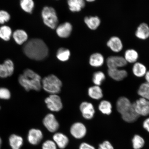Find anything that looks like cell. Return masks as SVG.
<instances>
[{
  "mask_svg": "<svg viewBox=\"0 0 149 149\" xmlns=\"http://www.w3.org/2000/svg\"><path fill=\"white\" fill-rule=\"evenodd\" d=\"M23 51L29 58L36 61L44 60L49 53L45 42L38 38L32 39L28 41L23 46Z\"/></svg>",
  "mask_w": 149,
  "mask_h": 149,
  "instance_id": "cell-1",
  "label": "cell"
},
{
  "mask_svg": "<svg viewBox=\"0 0 149 149\" xmlns=\"http://www.w3.org/2000/svg\"><path fill=\"white\" fill-rule=\"evenodd\" d=\"M18 81L20 85L27 91H40L41 88V78L33 70L27 69L19 76Z\"/></svg>",
  "mask_w": 149,
  "mask_h": 149,
  "instance_id": "cell-2",
  "label": "cell"
},
{
  "mask_svg": "<svg viewBox=\"0 0 149 149\" xmlns=\"http://www.w3.org/2000/svg\"><path fill=\"white\" fill-rule=\"evenodd\" d=\"M43 88L46 92L52 94L60 92L62 84L57 76L51 74L44 77L42 81Z\"/></svg>",
  "mask_w": 149,
  "mask_h": 149,
  "instance_id": "cell-3",
  "label": "cell"
},
{
  "mask_svg": "<svg viewBox=\"0 0 149 149\" xmlns=\"http://www.w3.org/2000/svg\"><path fill=\"white\" fill-rule=\"evenodd\" d=\"M42 15L45 24L52 29L57 27L58 20L56 13L53 7L46 6L43 9Z\"/></svg>",
  "mask_w": 149,
  "mask_h": 149,
  "instance_id": "cell-4",
  "label": "cell"
},
{
  "mask_svg": "<svg viewBox=\"0 0 149 149\" xmlns=\"http://www.w3.org/2000/svg\"><path fill=\"white\" fill-rule=\"evenodd\" d=\"M133 105L139 116H146L149 115V100L141 97L134 102Z\"/></svg>",
  "mask_w": 149,
  "mask_h": 149,
  "instance_id": "cell-5",
  "label": "cell"
},
{
  "mask_svg": "<svg viewBox=\"0 0 149 149\" xmlns=\"http://www.w3.org/2000/svg\"><path fill=\"white\" fill-rule=\"evenodd\" d=\"M48 109L52 111H58L63 108L61 99L57 95L52 94L45 100Z\"/></svg>",
  "mask_w": 149,
  "mask_h": 149,
  "instance_id": "cell-6",
  "label": "cell"
},
{
  "mask_svg": "<svg viewBox=\"0 0 149 149\" xmlns=\"http://www.w3.org/2000/svg\"><path fill=\"white\" fill-rule=\"evenodd\" d=\"M70 133L74 138L81 139L83 138L86 134V128L82 123H76L71 127Z\"/></svg>",
  "mask_w": 149,
  "mask_h": 149,
  "instance_id": "cell-7",
  "label": "cell"
},
{
  "mask_svg": "<svg viewBox=\"0 0 149 149\" xmlns=\"http://www.w3.org/2000/svg\"><path fill=\"white\" fill-rule=\"evenodd\" d=\"M127 63L124 58L120 56H111L107 60L109 69H119L125 66Z\"/></svg>",
  "mask_w": 149,
  "mask_h": 149,
  "instance_id": "cell-8",
  "label": "cell"
},
{
  "mask_svg": "<svg viewBox=\"0 0 149 149\" xmlns=\"http://www.w3.org/2000/svg\"><path fill=\"white\" fill-rule=\"evenodd\" d=\"M43 124L48 131L51 133L56 132L59 128V124L54 116L51 113L46 115L43 120Z\"/></svg>",
  "mask_w": 149,
  "mask_h": 149,
  "instance_id": "cell-9",
  "label": "cell"
},
{
  "mask_svg": "<svg viewBox=\"0 0 149 149\" xmlns=\"http://www.w3.org/2000/svg\"><path fill=\"white\" fill-rule=\"evenodd\" d=\"M43 138V135L40 130L33 128L29 131L27 139L30 144L36 145L40 144Z\"/></svg>",
  "mask_w": 149,
  "mask_h": 149,
  "instance_id": "cell-10",
  "label": "cell"
},
{
  "mask_svg": "<svg viewBox=\"0 0 149 149\" xmlns=\"http://www.w3.org/2000/svg\"><path fill=\"white\" fill-rule=\"evenodd\" d=\"M80 109L85 119L91 120L94 117L95 113L94 108L90 102H83L80 106Z\"/></svg>",
  "mask_w": 149,
  "mask_h": 149,
  "instance_id": "cell-11",
  "label": "cell"
},
{
  "mask_svg": "<svg viewBox=\"0 0 149 149\" xmlns=\"http://www.w3.org/2000/svg\"><path fill=\"white\" fill-rule=\"evenodd\" d=\"M132 103L128 98L125 97H121L117 100L116 109L121 115L126 112L131 107Z\"/></svg>",
  "mask_w": 149,
  "mask_h": 149,
  "instance_id": "cell-12",
  "label": "cell"
},
{
  "mask_svg": "<svg viewBox=\"0 0 149 149\" xmlns=\"http://www.w3.org/2000/svg\"><path fill=\"white\" fill-rule=\"evenodd\" d=\"M72 31V26L70 23L65 22L58 26L56 32L58 36L62 38H66L70 36Z\"/></svg>",
  "mask_w": 149,
  "mask_h": 149,
  "instance_id": "cell-13",
  "label": "cell"
},
{
  "mask_svg": "<svg viewBox=\"0 0 149 149\" xmlns=\"http://www.w3.org/2000/svg\"><path fill=\"white\" fill-rule=\"evenodd\" d=\"M53 141L57 147L61 149H64L68 146L69 139L67 136L61 133H55L53 137Z\"/></svg>",
  "mask_w": 149,
  "mask_h": 149,
  "instance_id": "cell-14",
  "label": "cell"
},
{
  "mask_svg": "<svg viewBox=\"0 0 149 149\" xmlns=\"http://www.w3.org/2000/svg\"><path fill=\"white\" fill-rule=\"evenodd\" d=\"M107 45L111 50L115 53H118L123 49V44L122 40L117 36H113L108 41Z\"/></svg>",
  "mask_w": 149,
  "mask_h": 149,
  "instance_id": "cell-15",
  "label": "cell"
},
{
  "mask_svg": "<svg viewBox=\"0 0 149 149\" xmlns=\"http://www.w3.org/2000/svg\"><path fill=\"white\" fill-rule=\"evenodd\" d=\"M108 74L112 79L117 81H122L127 76V72L125 70L117 69H109Z\"/></svg>",
  "mask_w": 149,
  "mask_h": 149,
  "instance_id": "cell-16",
  "label": "cell"
},
{
  "mask_svg": "<svg viewBox=\"0 0 149 149\" xmlns=\"http://www.w3.org/2000/svg\"><path fill=\"white\" fill-rule=\"evenodd\" d=\"M135 34L137 38L141 40H145L149 37V27L146 23L140 24L137 28Z\"/></svg>",
  "mask_w": 149,
  "mask_h": 149,
  "instance_id": "cell-17",
  "label": "cell"
},
{
  "mask_svg": "<svg viewBox=\"0 0 149 149\" xmlns=\"http://www.w3.org/2000/svg\"><path fill=\"white\" fill-rule=\"evenodd\" d=\"M122 115V119L125 122L132 123L135 122L139 118V116L136 111L132 103L131 107L126 112Z\"/></svg>",
  "mask_w": 149,
  "mask_h": 149,
  "instance_id": "cell-18",
  "label": "cell"
},
{
  "mask_svg": "<svg viewBox=\"0 0 149 149\" xmlns=\"http://www.w3.org/2000/svg\"><path fill=\"white\" fill-rule=\"evenodd\" d=\"M104 58L102 54L96 53L93 54L89 58V63L91 66L95 68H99L103 65Z\"/></svg>",
  "mask_w": 149,
  "mask_h": 149,
  "instance_id": "cell-19",
  "label": "cell"
},
{
  "mask_svg": "<svg viewBox=\"0 0 149 149\" xmlns=\"http://www.w3.org/2000/svg\"><path fill=\"white\" fill-rule=\"evenodd\" d=\"M68 3L70 10L73 12H80L85 6L84 0H68Z\"/></svg>",
  "mask_w": 149,
  "mask_h": 149,
  "instance_id": "cell-20",
  "label": "cell"
},
{
  "mask_svg": "<svg viewBox=\"0 0 149 149\" xmlns=\"http://www.w3.org/2000/svg\"><path fill=\"white\" fill-rule=\"evenodd\" d=\"M84 22L89 29L92 30L97 29L101 23L100 19L97 16L86 17Z\"/></svg>",
  "mask_w": 149,
  "mask_h": 149,
  "instance_id": "cell-21",
  "label": "cell"
},
{
  "mask_svg": "<svg viewBox=\"0 0 149 149\" xmlns=\"http://www.w3.org/2000/svg\"><path fill=\"white\" fill-rule=\"evenodd\" d=\"M13 37L17 44L21 45L27 40L28 35L26 31L22 29L17 30L13 33Z\"/></svg>",
  "mask_w": 149,
  "mask_h": 149,
  "instance_id": "cell-22",
  "label": "cell"
},
{
  "mask_svg": "<svg viewBox=\"0 0 149 149\" xmlns=\"http://www.w3.org/2000/svg\"><path fill=\"white\" fill-rule=\"evenodd\" d=\"M132 72L134 75L138 77L144 76L147 72V68L145 65L141 63L136 62L132 68Z\"/></svg>",
  "mask_w": 149,
  "mask_h": 149,
  "instance_id": "cell-23",
  "label": "cell"
},
{
  "mask_svg": "<svg viewBox=\"0 0 149 149\" xmlns=\"http://www.w3.org/2000/svg\"><path fill=\"white\" fill-rule=\"evenodd\" d=\"M9 143L12 149H20L23 146V139L20 136L13 134L9 138Z\"/></svg>",
  "mask_w": 149,
  "mask_h": 149,
  "instance_id": "cell-24",
  "label": "cell"
},
{
  "mask_svg": "<svg viewBox=\"0 0 149 149\" xmlns=\"http://www.w3.org/2000/svg\"><path fill=\"white\" fill-rule=\"evenodd\" d=\"M88 94L90 97L96 100L101 99L103 96L102 89L98 86L95 85L90 87L88 89Z\"/></svg>",
  "mask_w": 149,
  "mask_h": 149,
  "instance_id": "cell-25",
  "label": "cell"
},
{
  "mask_svg": "<svg viewBox=\"0 0 149 149\" xmlns=\"http://www.w3.org/2000/svg\"><path fill=\"white\" fill-rule=\"evenodd\" d=\"M139 54L136 50L129 49L126 50L124 54V58L127 63H135L139 58Z\"/></svg>",
  "mask_w": 149,
  "mask_h": 149,
  "instance_id": "cell-26",
  "label": "cell"
},
{
  "mask_svg": "<svg viewBox=\"0 0 149 149\" xmlns=\"http://www.w3.org/2000/svg\"><path fill=\"white\" fill-rule=\"evenodd\" d=\"M112 106L110 102L107 100H103L100 102L98 106V109L102 114L109 115L112 112Z\"/></svg>",
  "mask_w": 149,
  "mask_h": 149,
  "instance_id": "cell-27",
  "label": "cell"
},
{
  "mask_svg": "<svg viewBox=\"0 0 149 149\" xmlns=\"http://www.w3.org/2000/svg\"><path fill=\"white\" fill-rule=\"evenodd\" d=\"M20 7L25 12L31 14L34 7L33 0H20Z\"/></svg>",
  "mask_w": 149,
  "mask_h": 149,
  "instance_id": "cell-28",
  "label": "cell"
},
{
  "mask_svg": "<svg viewBox=\"0 0 149 149\" xmlns=\"http://www.w3.org/2000/svg\"><path fill=\"white\" fill-rule=\"evenodd\" d=\"M11 28L7 26H3L0 27V38L6 41L10 40L12 35Z\"/></svg>",
  "mask_w": 149,
  "mask_h": 149,
  "instance_id": "cell-29",
  "label": "cell"
},
{
  "mask_svg": "<svg viewBox=\"0 0 149 149\" xmlns=\"http://www.w3.org/2000/svg\"><path fill=\"white\" fill-rule=\"evenodd\" d=\"M70 50L64 48H61L58 50L56 56L59 61H65L70 58Z\"/></svg>",
  "mask_w": 149,
  "mask_h": 149,
  "instance_id": "cell-30",
  "label": "cell"
},
{
  "mask_svg": "<svg viewBox=\"0 0 149 149\" xmlns=\"http://www.w3.org/2000/svg\"><path fill=\"white\" fill-rule=\"evenodd\" d=\"M138 94L141 98L149 100V83L146 82L141 84L138 91Z\"/></svg>",
  "mask_w": 149,
  "mask_h": 149,
  "instance_id": "cell-31",
  "label": "cell"
},
{
  "mask_svg": "<svg viewBox=\"0 0 149 149\" xmlns=\"http://www.w3.org/2000/svg\"><path fill=\"white\" fill-rule=\"evenodd\" d=\"M105 79V75L103 72L98 71L95 72L93 74L92 81L95 85L100 86Z\"/></svg>",
  "mask_w": 149,
  "mask_h": 149,
  "instance_id": "cell-32",
  "label": "cell"
},
{
  "mask_svg": "<svg viewBox=\"0 0 149 149\" xmlns=\"http://www.w3.org/2000/svg\"><path fill=\"white\" fill-rule=\"evenodd\" d=\"M133 148L134 149H140L144 146V139L141 136L135 135L132 140Z\"/></svg>",
  "mask_w": 149,
  "mask_h": 149,
  "instance_id": "cell-33",
  "label": "cell"
},
{
  "mask_svg": "<svg viewBox=\"0 0 149 149\" xmlns=\"http://www.w3.org/2000/svg\"><path fill=\"white\" fill-rule=\"evenodd\" d=\"M3 64L7 70L8 76H12L14 70V64L12 61L10 59H7L5 61Z\"/></svg>",
  "mask_w": 149,
  "mask_h": 149,
  "instance_id": "cell-34",
  "label": "cell"
},
{
  "mask_svg": "<svg viewBox=\"0 0 149 149\" xmlns=\"http://www.w3.org/2000/svg\"><path fill=\"white\" fill-rule=\"evenodd\" d=\"M10 15L6 11L0 10V24H3L10 19Z\"/></svg>",
  "mask_w": 149,
  "mask_h": 149,
  "instance_id": "cell-35",
  "label": "cell"
},
{
  "mask_svg": "<svg viewBox=\"0 0 149 149\" xmlns=\"http://www.w3.org/2000/svg\"><path fill=\"white\" fill-rule=\"evenodd\" d=\"M57 146L53 141L47 140L43 143L42 149H57Z\"/></svg>",
  "mask_w": 149,
  "mask_h": 149,
  "instance_id": "cell-36",
  "label": "cell"
},
{
  "mask_svg": "<svg viewBox=\"0 0 149 149\" xmlns=\"http://www.w3.org/2000/svg\"><path fill=\"white\" fill-rule=\"evenodd\" d=\"M10 96V93L8 89L5 88H0V99L8 100Z\"/></svg>",
  "mask_w": 149,
  "mask_h": 149,
  "instance_id": "cell-37",
  "label": "cell"
},
{
  "mask_svg": "<svg viewBox=\"0 0 149 149\" xmlns=\"http://www.w3.org/2000/svg\"><path fill=\"white\" fill-rule=\"evenodd\" d=\"M98 149H114V148L109 141H106L99 145Z\"/></svg>",
  "mask_w": 149,
  "mask_h": 149,
  "instance_id": "cell-38",
  "label": "cell"
},
{
  "mask_svg": "<svg viewBox=\"0 0 149 149\" xmlns=\"http://www.w3.org/2000/svg\"><path fill=\"white\" fill-rule=\"evenodd\" d=\"M8 74L4 65L0 64V77L5 78L8 77Z\"/></svg>",
  "mask_w": 149,
  "mask_h": 149,
  "instance_id": "cell-39",
  "label": "cell"
},
{
  "mask_svg": "<svg viewBox=\"0 0 149 149\" xmlns=\"http://www.w3.org/2000/svg\"><path fill=\"white\" fill-rule=\"evenodd\" d=\"M79 149H96L95 147L86 142L81 143L79 146Z\"/></svg>",
  "mask_w": 149,
  "mask_h": 149,
  "instance_id": "cell-40",
  "label": "cell"
},
{
  "mask_svg": "<svg viewBox=\"0 0 149 149\" xmlns=\"http://www.w3.org/2000/svg\"><path fill=\"white\" fill-rule=\"evenodd\" d=\"M143 125V128L149 133V117L144 121Z\"/></svg>",
  "mask_w": 149,
  "mask_h": 149,
  "instance_id": "cell-41",
  "label": "cell"
},
{
  "mask_svg": "<svg viewBox=\"0 0 149 149\" xmlns=\"http://www.w3.org/2000/svg\"><path fill=\"white\" fill-rule=\"evenodd\" d=\"M144 76L145 80H146V82L149 83V70L147 71Z\"/></svg>",
  "mask_w": 149,
  "mask_h": 149,
  "instance_id": "cell-42",
  "label": "cell"
},
{
  "mask_svg": "<svg viewBox=\"0 0 149 149\" xmlns=\"http://www.w3.org/2000/svg\"><path fill=\"white\" fill-rule=\"evenodd\" d=\"M87 1L89 2H92L96 0H86Z\"/></svg>",
  "mask_w": 149,
  "mask_h": 149,
  "instance_id": "cell-43",
  "label": "cell"
},
{
  "mask_svg": "<svg viewBox=\"0 0 149 149\" xmlns=\"http://www.w3.org/2000/svg\"><path fill=\"white\" fill-rule=\"evenodd\" d=\"M2 144V140L1 138L0 137V148H1Z\"/></svg>",
  "mask_w": 149,
  "mask_h": 149,
  "instance_id": "cell-44",
  "label": "cell"
},
{
  "mask_svg": "<svg viewBox=\"0 0 149 149\" xmlns=\"http://www.w3.org/2000/svg\"><path fill=\"white\" fill-rule=\"evenodd\" d=\"M0 109H1V107H0Z\"/></svg>",
  "mask_w": 149,
  "mask_h": 149,
  "instance_id": "cell-45",
  "label": "cell"
}]
</instances>
